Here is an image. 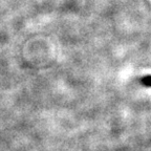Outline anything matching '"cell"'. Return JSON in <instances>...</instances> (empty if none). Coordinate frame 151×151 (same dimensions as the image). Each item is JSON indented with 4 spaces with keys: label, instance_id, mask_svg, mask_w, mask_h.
Wrapping results in <instances>:
<instances>
[{
    "label": "cell",
    "instance_id": "obj_1",
    "mask_svg": "<svg viewBox=\"0 0 151 151\" xmlns=\"http://www.w3.org/2000/svg\"><path fill=\"white\" fill-rule=\"evenodd\" d=\"M142 83L146 86H151V76H147V77L142 79Z\"/></svg>",
    "mask_w": 151,
    "mask_h": 151
}]
</instances>
